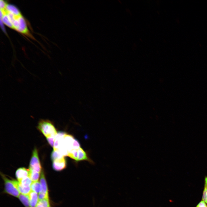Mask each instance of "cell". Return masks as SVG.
<instances>
[{
    "mask_svg": "<svg viewBox=\"0 0 207 207\" xmlns=\"http://www.w3.org/2000/svg\"><path fill=\"white\" fill-rule=\"evenodd\" d=\"M28 177L32 182L38 181L40 176V173L29 168Z\"/></svg>",
    "mask_w": 207,
    "mask_h": 207,
    "instance_id": "4fadbf2b",
    "label": "cell"
},
{
    "mask_svg": "<svg viewBox=\"0 0 207 207\" xmlns=\"http://www.w3.org/2000/svg\"><path fill=\"white\" fill-rule=\"evenodd\" d=\"M1 175L4 181L5 191L11 195L18 197L20 193L16 187L14 179H8L2 173H1Z\"/></svg>",
    "mask_w": 207,
    "mask_h": 207,
    "instance_id": "3957f363",
    "label": "cell"
},
{
    "mask_svg": "<svg viewBox=\"0 0 207 207\" xmlns=\"http://www.w3.org/2000/svg\"><path fill=\"white\" fill-rule=\"evenodd\" d=\"M55 137H51L46 138L47 140L49 145L53 147L54 146Z\"/></svg>",
    "mask_w": 207,
    "mask_h": 207,
    "instance_id": "ffe728a7",
    "label": "cell"
},
{
    "mask_svg": "<svg viewBox=\"0 0 207 207\" xmlns=\"http://www.w3.org/2000/svg\"><path fill=\"white\" fill-rule=\"evenodd\" d=\"M31 191L39 193L42 191L41 186L40 182H33L30 186Z\"/></svg>",
    "mask_w": 207,
    "mask_h": 207,
    "instance_id": "7c38bea8",
    "label": "cell"
},
{
    "mask_svg": "<svg viewBox=\"0 0 207 207\" xmlns=\"http://www.w3.org/2000/svg\"><path fill=\"white\" fill-rule=\"evenodd\" d=\"M7 5L3 1L1 0L0 2V10H5Z\"/></svg>",
    "mask_w": 207,
    "mask_h": 207,
    "instance_id": "44dd1931",
    "label": "cell"
},
{
    "mask_svg": "<svg viewBox=\"0 0 207 207\" xmlns=\"http://www.w3.org/2000/svg\"><path fill=\"white\" fill-rule=\"evenodd\" d=\"M40 182L42 188V191L41 192H42L48 196L47 184L43 170L41 172Z\"/></svg>",
    "mask_w": 207,
    "mask_h": 207,
    "instance_id": "30bf717a",
    "label": "cell"
},
{
    "mask_svg": "<svg viewBox=\"0 0 207 207\" xmlns=\"http://www.w3.org/2000/svg\"><path fill=\"white\" fill-rule=\"evenodd\" d=\"M38 198L39 200H40L45 198H49V197L48 195L42 192H40L39 194Z\"/></svg>",
    "mask_w": 207,
    "mask_h": 207,
    "instance_id": "d6986e66",
    "label": "cell"
},
{
    "mask_svg": "<svg viewBox=\"0 0 207 207\" xmlns=\"http://www.w3.org/2000/svg\"><path fill=\"white\" fill-rule=\"evenodd\" d=\"M80 147L79 143L73 136L64 132H59L55 137L53 148V150L66 156L73 149Z\"/></svg>",
    "mask_w": 207,
    "mask_h": 207,
    "instance_id": "6da1fadb",
    "label": "cell"
},
{
    "mask_svg": "<svg viewBox=\"0 0 207 207\" xmlns=\"http://www.w3.org/2000/svg\"><path fill=\"white\" fill-rule=\"evenodd\" d=\"M14 181L19 192L21 194L28 195L31 191L30 186L26 187L23 186L18 181L14 180Z\"/></svg>",
    "mask_w": 207,
    "mask_h": 207,
    "instance_id": "ba28073f",
    "label": "cell"
},
{
    "mask_svg": "<svg viewBox=\"0 0 207 207\" xmlns=\"http://www.w3.org/2000/svg\"><path fill=\"white\" fill-rule=\"evenodd\" d=\"M41 168L38 151L36 148H35L32 151L30 162L29 168L40 173L41 172Z\"/></svg>",
    "mask_w": 207,
    "mask_h": 207,
    "instance_id": "277c9868",
    "label": "cell"
},
{
    "mask_svg": "<svg viewBox=\"0 0 207 207\" xmlns=\"http://www.w3.org/2000/svg\"><path fill=\"white\" fill-rule=\"evenodd\" d=\"M18 198L26 207H30L28 195L20 194Z\"/></svg>",
    "mask_w": 207,
    "mask_h": 207,
    "instance_id": "5bb4252c",
    "label": "cell"
},
{
    "mask_svg": "<svg viewBox=\"0 0 207 207\" xmlns=\"http://www.w3.org/2000/svg\"><path fill=\"white\" fill-rule=\"evenodd\" d=\"M29 169L24 167L18 168L16 172V176L18 181L20 182L24 179L28 177Z\"/></svg>",
    "mask_w": 207,
    "mask_h": 207,
    "instance_id": "8992f818",
    "label": "cell"
},
{
    "mask_svg": "<svg viewBox=\"0 0 207 207\" xmlns=\"http://www.w3.org/2000/svg\"><path fill=\"white\" fill-rule=\"evenodd\" d=\"M53 169L56 171H60L66 167V162L64 157L52 161Z\"/></svg>",
    "mask_w": 207,
    "mask_h": 207,
    "instance_id": "5b68a950",
    "label": "cell"
},
{
    "mask_svg": "<svg viewBox=\"0 0 207 207\" xmlns=\"http://www.w3.org/2000/svg\"><path fill=\"white\" fill-rule=\"evenodd\" d=\"M19 182L23 186L26 187H28L30 186L32 182L30 177H28L22 180Z\"/></svg>",
    "mask_w": 207,
    "mask_h": 207,
    "instance_id": "ac0fdd59",
    "label": "cell"
},
{
    "mask_svg": "<svg viewBox=\"0 0 207 207\" xmlns=\"http://www.w3.org/2000/svg\"><path fill=\"white\" fill-rule=\"evenodd\" d=\"M28 195L30 207H36L39 201L37 193L31 191Z\"/></svg>",
    "mask_w": 207,
    "mask_h": 207,
    "instance_id": "9c48e42d",
    "label": "cell"
},
{
    "mask_svg": "<svg viewBox=\"0 0 207 207\" xmlns=\"http://www.w3.org/2000/svg\"><path fill=\"white\" fill-rule=\"evenodd\" d=\"M49 206V198H45L39 200L36 207H48Z\"/></svg>",
    "mask_w": 207,
    "mask_h": 207,
    "instance_id": "e0dca14e",
    "label": "cell"
},
{
    "mask_svg": "<svg viewBox=\"0 0 207 207\" xmlns=\"http://www.w3.org/2000/svg\"><path fill=\"white\" fill-rule=\"evenodd\" d=\"M1 20L3 23H4L8 26L11 28H13L12 24L6 12L4 14L2 17L1 18Z\"/></svg>",
    "mask_w": 207,
    "mask_h": 207,
    "instance_id": "2e32d148",
    "label": "cell"
},
{
    "mask_svg": "<svg viewBox=\"0 0 207 207\" xmlns=\"http://www.w3.org/2000/svg\"><path fill=\"white\" fill-rule=\"evenodd\" d=\"M5 10L7 12L12 14L16 16L20 15L18 9L14 6L11 5H7Z\"/></svg>",
    "mask_w": 207,
    "mask_h": 207,
    "instance_id": "8fae6325",
    "label": "cell"
},
{
    "mask_svg": "<svg viewBox=\"0 0 207 207\" xmlns=\"http://www.w3.org/2000/svg\"><path fill=\"white\" fill-rule=\"evenodd\" d=\"M202 200L207 204V176L204 178V183L203 192Z\"/></svg>",
    "mask_w": 207,
    "mask_h": 207,
    "instance_id": "9a60e30c",
    "label": "cell"
},
{
    "mask_svg": "<svg viewBox=\"0 0 207 207\" xmlns=\"http://www.w3.org/2000/svg\"><path fill=\"white\" fill-rule=\"evenodd\" d=\"M3 22L2 21L0 20V24L1 26V28H2V30H3L4 31H5V30L4 29V27L3 26Z\"/></svg>",
    "mask_w": 207,
    "mask_h": 207,
    "instance_id": "603a6c76",
    "label": "cell"
},
{
    "mask_svg": "<svg viewBox=\"0 0 207 207\" xmlns=\"http://www.w3.org/2000/svg\"><path fill=\"white\" fill-rule=\"evenodd\" d=\"M50 207V206H49V207Z\"/></svg>",
    "mask_w": 207,
    "mask_h": 207,
    "instance_id": "cb8c5ba5",
    "label": "cell"
},
{
    "mask_svg": "<svg viewBox=\"0 0 207 207\" xmlns=\"http://www.w3.org/2000/svg\"><path fill=\"white\" fill-rule=\"evenodd\" d=\"M37 128L46 138L55 137L57 133L53 124L48 120H40L39 123Z\"/></svg>",
    "mask_w": 207,
    "mask_h": 207,
    "instance_id": "7a4b0ae2",
    "label": "cell"
},
{
    "mask_svg": "<svg viewBox=\"0 0 207 207\" xmlns=\"http://www.w3.org/2000/svg\"><path fill=\"white\" fill-rule=\"evenodd\" d=\"M17 19L18 21V24L16 30L23 33L27 32L28 30L26 25L23 17L20 15L18 16Z\"/></svg>",
    "mask_w": 207,
    "mask_h": 207,
    "instance_id": "52a82bcc",
    "label": "cell"
},
{
    "mask_svg": "<svg viewBox=\"0 0 207 207\" xmlns=\"http://www.w3.org/2000/svg\"><path fill=\"white\" fill-rule=\"evenodd\" d=\"M196 207H207V205L204 201L202 200L198 203Z\"/></svg>",
    "mask_w": 207,
    "mask_h": 207,
    "instance_id": "7402d4cb",
    "label": "cell"
}]
</instances>
